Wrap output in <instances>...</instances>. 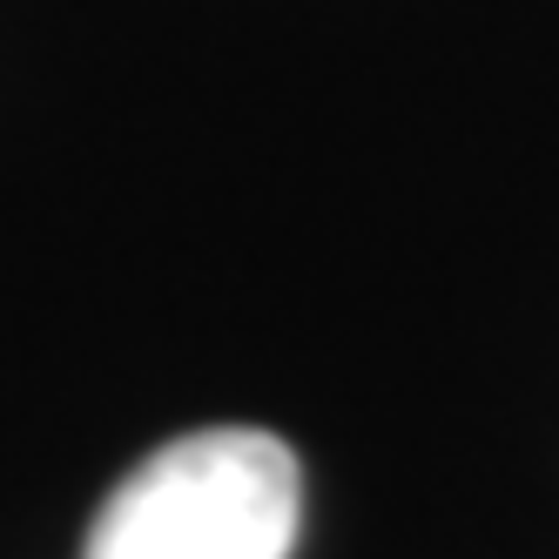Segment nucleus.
<instances>
[{
    "label": "nucleus",
    "instance_id": "obj_1",
    "mask_svg": "<svg viewBox=\"0 0 559 559\" xmlns=\"http://www.w3.org/2000/svg\"><path fill=\"white\" fill-rule=\"evenodd\" d=\"M297 452L257 425H210L148 452L88 526L82 559H290Z\"/></svg>",
    "mask_w": 559,
    "mask_h": 559
}]
</instances>
